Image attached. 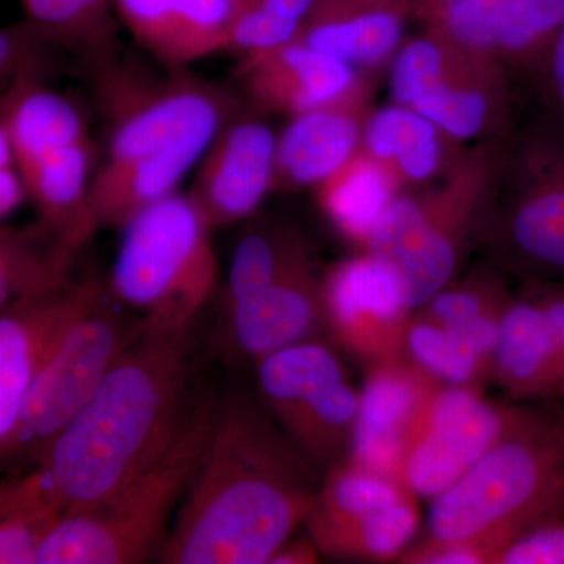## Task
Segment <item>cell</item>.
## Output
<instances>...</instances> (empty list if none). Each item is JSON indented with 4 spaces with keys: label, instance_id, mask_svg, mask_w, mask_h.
I'll use <instances>...</instances> for the list:
<instances>
[{
    "label": "cell",
    "instance_id": "4",
    "mask_svg": "<svg viewBox=\"0 0 564 564\" xmlns=\"http://www.w3.org/2000/svg\"><path fill=\"white\" fill-rule=\"evenodd\" d=\"M564 516V413L532 411L434 497L422 541L454 545L463 564H497L525 530Z\"/></svg>",
    "mask_w": 564,
    "mask_h": 564
},
{
    "label": "cell",
    "instance_id": "28",
    "mask_svg": "<svg viewBox=\"0 0 564 564\" xmlns=\"http://www.w3.org/2000/svg\"><path fill=\"white\" fill-rule=\"evenodd\" d=\"M66 513L54 478L44 466L3 481L0 488V563L36 564L41 547Z\"/></svg>",
    "mask_w": 564,
    "mask_h": 564
},
{
    "label": "cell",
    "instance_id": "23",
    "mask_svg": "<svg viewBox=\"0 0 564 564\" xmlns=\"http://www.w3.org/2000/svg\"><path fill=\"white\" fill-rule=\"evenodd\" d=\"M491 377L518 400H549L564 393L554 344L533 289L513 296L503 313Z\"/></svg>",
    "mask_w": 564,
    "mask_h": 564
},
{
    "label": "cell",
    "instance_id": "30",
    "mask_svg": "<svg viewBox=\"0 0 564 564\" xmlns=\"http://www.w3.org/2000/svg\"><path fill=\"white\" fill-rule=\"evenodd\" d=\"M76 252L43 225L0 231V306L55 291L69 282Z\"/></svg>",
    "mask_w": 564,
    "mask_h": 564
},
{
    "label": "cell",
    "instance_id": "31",
    "mask_svg": "<svg viewBox=\"0 0 564 564\" xmlns=\"http://www.w3.org/2000/svg\"><path fill=\"white\" fill-rule=\"evenodd\" d=\"M25 20L63 50L79 54L85 66L113 58L120 21L111 0H20Z\"/></svg>",
    "mask_w": 564,
    "mask_h": 564
},
{
    "label": "cell",
    "instance_id": "15",
    "mask_svg": "<svg viewBox=\"0 0 564 564\" xmlns=\"http://www.w3.org/2000/svg\"><path fill=\"white\" fill-rule=\"evenodd\" d=\"M443 386L408 356L370 366L345 458L402 484L404 458Z\"/></svg>",
    "mask_w": 564,
    "mask_h": 564
},
{
    "label": "cell",
    "instance_id": "16",
    "mask_svg": "<svg viewBox=\"0 0 564 564\" xmlns=\"http://www.w3.org/2000/svg\"><path fill=\"white\" fill-rule=\"evenodd\" d=\"M104 292L101 282L69 281L0 306V445L10 440L22 400L47 356Z\"/></svg>",
    "mask_w": 564,
    "mask_h": 564
},
{
    "label": "cell",
    "instance_id": "29",
    "mask_svg": "<svg viewBox=\"0 0 564 564\" xmlns=\"http://www.w3.org/2000/svg\"><path fill=\"white\" fill-rule=\"evenodd\" d=\"M419 497L351 521L307 519L306 527L318 551L336 558L389 562L400 558L421 529Z\"/></svg>",
    "mask_w": 564,
    "mask_h": 564
},
{
    "label": "cell",
    "instance_id": "2",
    "mask_svg": "<svg viewBox=\"0 0 564 564\" xmlns=\"http://www.w3.org/2000/svg\"><path fill=\"white\" fill-rule=\"evenodd\" d=\"M188 333L143 321L98 392L52 441L36 466L50 470L65 514L113 496L176 443L195 410Z\"/></svg>",
    "mask_w": 564,
    "mask_h": 564
},
{
    "label": "cell",
    "instance_id": "7",
    "mask_svg": "<svg viewBox=\"0 0 564 564\" xmlns=\"http://www.w3.org/2000/svg\"><path fill=\"white\" fill-rule=\"evenodd\" d=\"M209 220L176 192L132 218L122 231L110 292L147 325L191 328L210 299L218 262Z\"/></svg>",
    "mask_w": 564,
    "mask_h": 564
},
{
    "label": "cell",
    "instance_id": "5",
    "mask_svg": "<svg viewBox=\"0 0 564 564\" xmlns=\"http://www.w3.org/2000/svg\"><path fill=\"white\" fill-rule=\"evenodd\" d=\"M510 137L466 148L434 187L400 193L375 225L364 251L397 273L413 313L452 284L473 243L484 242Z\"/></svg>",
    "mask_w": 564,
    "mask_h": 564
},
{
    "label": "cell",
    "instance_id": "32",
    "mask_svg": "<svg viewBox=\"0 0 564 564\" xmlns=\"http://www.w3.org/2000/svg\"><path fill=\"white\" fill-rule=\"evenodd\" d=\"M311 258L310 245L292 229L270 225L251 229L234 251L226 280V307L247 302Z\"/></svg>",
    "mask_w": 564,
    "mask_h": 564
},
{
    "label": "cell",
    "instance_id": "3",
    "mask_svg": "<svg viewBox=\"0 0 564 564\" xmlns=\"http://www.w3.org/2000/svg\"><path fill=\"white\" fill-rule=\"evenodd\" d=\"M109 117L106 161L93 176L85 228L122 229L140 212L177 192L218 131L245 104L184 73L154 80L118 57L88 69Z\"/></svg>",
    "mask_w": 564,
    "mask_h": 564
},
{
    "label": "cell",
    "instance_id": "34",
    "mask_svg": "<svg viewBox=\"0 0 564 564\" xmlns=\"http://www.w3.org/2000/svg\"><path fill=\"white\" fill-rule=\"evenodd\" d=\"M406 356L451 386H474L491 377V366L458 333L413 314L406 332Z\"/></svg>",
    "mask_w": 564,
    "mask_h": 564
},
{
    "label": "cell",
    "instance_id": "9",
    "mask_svg": "<svg viewBox=\"0 0 564 564\" xmlns=\"http://www.w3.org/2000/svg\"><path fill=\"white\" fill-rule=\"evenodd\" d=\"M392 102L417 111L458 143L510 137V70L425 31L391 62Z\"/></svg>",
    "mask_w": 564,
    "mask_h": 564
},
{
    "label": "cell",
    "instance_id": "38",
    "mask_svg": "<svg viewBox=\"0 0 564 564\" xmlns=\"http://www.w3.org/2000/svg\"><path fill=\"white\" fill-rule=\"evenodd\" d=\"M497 564H564V516L519 534L505 547Z\"/></svg>",
    "mask_w": 564,
    "mask_h": 564
},
{
    "label": "cell",
    "instance_id": "21",
    "mask_svg": "<svg viewBox=\"0 0 564 564\" xmlns=\"http://www.w3.org/2000/svg\"><path fill=\"white\" fill-rule=\"evenodd\" d=\"M118 21L173 70L231 47V0H111Z\"/></svg>",
    "mask_w": 564,
    "mask_h": 564
},
{
    "label": "cell",
    "instance_id": "8",
    "mask_svg": "<svg viewBox=\"0 0 564 564\" xmlns=\"http://www.w3.org/2000/svg\"><path fill=\"white\" fill-rule=\"evenodd\" d=\"M484 242L514 272L564 282V132L547 117L510 137Z\"/></svg>",
    "mask_w": 564,
    "mask_h": 564
},
{
    "label": "cell",
    "instance_id": "18",
    "mask_svg": "<svg viewBox=\"0 0 564 564\" xmlns=\"http://www.w3.org/2000/svg\"><path fill=\"white\" fill-rule=\"evenodd\" d=\"M236 77L252 109L291 118L337 102L369 79L299 40L242 55Z\"/></svg>",
    "mask_w": 564,
    "mask_h": 564
},
{
    "label": "cell",
    "instance_id": "37",
    "mask_svg": "<svg viewBox=\"0 0 564 564\" xmlns=\"http://www.w3.org/2000/svg\"><path fill=\"white\" fill-rule=\"evenodd\" d=\"M57 43L29 20L14 22L0 32V79L7 88L14 82H47L58 68Z\"/></svg>",
    "mask_w": 564,
    "mask_h": 564
},
{
    "label": "cell",
    "instance_id": "10",
    "mask_svg": "<svg viewBox=\"0 0 564 564\" xmlns=\"http://www.w3.org/2000/svg\"><path fill=\"white\" fill-rule=\"evenodd\" d=\"M117 302L104 292L63 334L25 393L10 440L0 445L3 459L28 458L39 464L139 336L143 317L129 321Z\"/></svg>",
    "mask_w": 564,
    "mask_h": 564
},
{
    "label": "cell",
    "instance_id": "13",
    "mask_svg": "<svg viewBox=\"0 0 564 564\" xmlns=\"http://www.w3.org/2000/svg\"><path fill=\"white\" fill-rule=\"evenodd\" d=\"M436 33L505 66L532 74L564 25V0H413Z\"/></svg>",
    "mask_w": 564,
    "mask_h": 564
},
{
    "label": "cell",
    "instance_id": "1",
    "mask_svg": "<svg viewBox=\"0 0 564 564\" xmlns=\"http://www.w3.org/2000/svg\"><path fill=\"white\" fill-rule=\"evenodd\" d=\"M310 464L252 400H228L159 562H272L313 511Z\"/></svg>",
    "mask_w": 564,
    "mask_h": 564
},
{
    "label": "cell",
    "instance_id": "42",
    "mask_svg": "<svg viewBox=\"0 0 564 564\" xmlns=\"http://www.w3.org/2000/svg\"><path fill=\"white\" fill-rule=\"evenodd\" d=\"M318 547L313 538H291L276 554L273 555L272 564H307L318 562Z\"/></svg>",
    "mask_w": 564,
    "mask_h": 564
},
{
    "label": "cell",
    "instance_id": "20",
    "mask_svg": "<svg viewBox=\"0 0 564 564\" xmlns=\"http://www.w3.org/2000/svg\"><path fill=\"white\" fill-rule=\"evenodd\" d=\"M228 321L229 337L237 350L254 361L328 332L323 278L313 258L247 302L229 307Z\"/></svg>",
    "mask_w": 564,
    "mask_h": 564
},
{
    "label": "cell",
    "instance_id": "33",
    "mask_svg": "<svg viewBox=\"0 0 564 564\" xmlns=\"http://www.w3.org/2000/svg\"><path fill=\"white\" fill-rule=\"evenodd\" d=\"M415 496L400 481L364 469L347 458L329 467L310 518L343 522L384 510Z\"/></svg>",
    "mask_w": 564,
    "mask_h": 564
},
{
    "label": "cell",
    "instance_id": "25",
    "mask_svg": "<svg viewBox=\"0 0 564 564\" xmlns=\"http://www.w3.org/2000/svg\"><path fill=\"white\" fill-rule=\"evenodd\" d=\"M0 131L6 132L20 170L52 152L91 140L79 107L47 82L21 80L3 88Z\"/></svg>",
    "mask_w": 564,
    "mask_h": 564
},
{
    "label": "cell",
    "instance_id": "22",
    "mask_svg": "<svg viewBox=\"0 0 564 564\" xmlns=\"http://www.w3.org/2000/svg\"><path fill=\"white\" fill-rule=\"evenodd\" d=\"M411 17L413 0H315L295 40L367 74L392 62Z\"/></svg>",
    "mask_w": 564,
    "mask_h": 564
},
{
    "label": "cell",
    "instance_id": "6",
    "mask_svg": "<svg viewBox=\"0 0 564 564\" xmlns=\"http://www.w3.org/2000/svg\"><path fill=\"white\" fill-rule=\"evenodd\" d=\"M218 408L195 410L170 451L120 491L63 516L36 564H135L161 556L170 518L180 508L209 447Z\"/></svg>",
    "mask_w": 564,
    "mask_h": 564
},
{
    "label": "cell",
    "instance_id": "27",
    "mask_svg": "<svg viewBox=\"0 0 564 564\" xmlns=\"http://www.w3.org/2000/svg\"><path fill=\"white\" fill-rule=\"evenodd\" d=\"M400 193L402 185L395 176L364 148L315 187L323 214L345 239L362 250L375 225Z\"/></svg>",
    "mask_w": 564,
    "mask_h": 564
},
{
    "label": "cell",
    "instance_id": "17",
    "mask_svg": "<svg viewBox=\"0 0 564 564\" xmlns=\"http://www.w3.org/2000/svg\"><path fill=\"white\" fill-rule=\"evenodd\" d=\"M276 140L247 104L212 140L188 195L214 228L250 217L273 192Z\"/></svg>",
    "mask_w": 564,
    "mask_h": 564
},
{
    "label": "cell",
    "instance_id": "35",
    "mask_svg": "<svg viewBox=\"0 0 564 564\" xmlns=\"http://www.w3.org/2000/svg\"><path fill=\"white\" fill-rule=\"evenodd\" d=\"M511 300L507 282L496 270H478L466 280L448 284L414 313L456 329L485 318H502Z\"/></svg>",
    "mask_w": 564,
    "mask_h": 564
},
{
    "label": "cell",
    "instance_id": "19",
    "mask_svg": "<svg viewBox=\"0 0 564 564\" xmlns=\"http://www.w3.org/2000/svg\"><path fill=\"white\" fill-rule=\"evenodd\" d=\"M372 110L366 79L339 101L293 117L276 140L273 192L315 188L343 169L361 150Z\"/></svg>",
    "mask_w": 564,
    "mask_h": 564
},
{
    "label": "cell",
    "instance_id": "26",
    "mask_svg": "<svg viewBox=\"0 0 564 564\" xmlns=\"http://www.w3.org/2000/svg\"><path fill=\"white\" fill-rule=\"evenodd\" d=\"M95 158L93 141L87 140L52 152L21 170L41 225L61 237L74 252L90 240L85 228V212Z\"/></svg>",
    "mask_w": 564,
    "mask_h": 564
},
{
    "label": "cell",
    "instance_id": "12",
    "mask_svg": "<svg viewBox=\"0 0 564 564\" xmlns=\"http://www.w3.org/2000/svg\"><path fill=\"white\" fill-rule=\"evenodd\" d=\"M532 411L489 402L474 386L444 384L404 458L402 484L419 499L433 500L513 434Z\"/></svg>",
    "mask_w": 564,
    "mask_h": 564
},
{
    "label": "cell",
    "instance_id": "41",
    "mask_svg": "<svg viewBox=\"0 0 564 564\" xmlns=\"http://www.w3.org/2000/svg\"><path fill=\"white\" fill-rule=\"evenodd\" d=\"M29 199L28 185L20 166L0 169V217L6 220Z\"/></svg>",
    "mask_w": 564,
    "mask_h": 564
},
{
    "label": "cell",
    "instance_id": "11",
    "mask_svg": "<svg viewBox=\"0 0 564 564\" xmlns=\"http://www.w3.org/2000/svg\"><path fill=\"white\" fill-rule=\"evenodd\" d=\"M267 411L311 464L333 467L350 451L361 392L347 380L332 348L292 345L256 361Z\"/></svg>",
    "mask_w": 564,
    "mask_h": 564
},
{
    "label": "cell",
    "instance_id": "14",
    "mask_svg": "<svg viewBox=\"0 0 564 564\" xmlns=\"http://www.w3.org/2000/svg\"><path fill=\"white\" fill-rule=\"evenodd\" d=\"M323 293L328 332L345 350L370 366L406 356L414 313L388 263L366 251L345 259L323 276Z\"/></svg>",
    "mask_w": 564,
    "mask_h": 564
},
{
    "label": "cell",
    "instance_id": "40",
    "mask_svg": "<svg viewBox=\"0 0 564 564\" xmlns=\"http://www.w3.org/2000/svg\"><path fill=\"white\" fill-rule=\"evenodd\" d=\"M533 292L543 307L564 383V284L563 282L541 281V284L534 285Z\"/></svg>",
    "mask_w": 564,
    "mask_h": 564
},
{
    "label": "cell",
    "instance_id": "36",
    "mask_svg": "<svg viewBox=\"0 0 564 564\" xmlns=\"http://www.w3.org/2000/svg\"><path fill=\"white\" fill-rule=\"evenodd\" d=\"M315 0H231L229 51L242 55L273 50L295 40Z\"/></svg>",
    "mask_w": 564,
    "mask_h": 564
},
{
    "label": "cell",
    "instance_id": "24",
    "mask_svg": "<svg viewBox=\"0 0 564 564\" xmlns=\"http://www.w3.org/2000/svg\"><path fill=\"white\" fill-rule=\"evenodd\" d=\"M362 148L383 163L402 188L441 180L464 151L429 118L395 102L372 110Z\"/></svg>",
    "mask_w": 564,
    "mask_h": 564
},
{
    "label": "cell",
    "instance_id": "39",
    "mask_svg": "<svg viewBox=\"0 0 564 564\" xmlns=\"http://www.w3.org/2000/svg\"><path fill=\"white\" fill-rule=\"evenodd\" d=\"M530 76L536 85L545 117L564 132V25Z\"/></svg>",
    "mask_w": 564,
    "mask_h": 564
}]
</instances>
